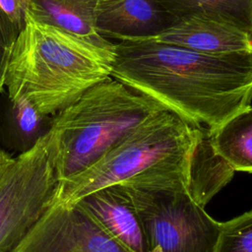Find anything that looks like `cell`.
I'll return each mask as SVG.
<instances>
[{"label": "cell", "instance_id": "cell-4", "mask_svg": "<svg viewBox=\"0 0 252 252\" xmlns=\"http://www.w3.org/2000/svg\"><path fill=\"white\" fill-rule=\"evenodd\" d=\"M198 135V128L163 109L134 128L93 165L62 179L57 203L74 205L114 184L169 176H184L188 181Z\"/></svg>", "mask_w": 252, "mask_h": 252}, {"label": "cell", "instance_id": "cell-7", "mask_svg": "<svg viewBox=\"0 0 252 252\" xmlns=\"http://www.w3.org/2000/svg\"><path fill=\"white\" fill-rule=\"evenodd\" d=\"M13 252H133L77 204H54Z\"/></svg>", "mask_w": 252, "mask_h": 252}, {"label": "cell", "instance_id": "cell-12", "mask_svg": "<svg viewBox=\"0 0 252 252\" xmlns=\"http://www.w3.org/2000/svg\"><path fill=\"white\" fill-rule=\"evenodd\" d=\"M234 170L213 149L208 132L199 129L189 164L187 190L200 206L205 205L233 177Z\"/></svg>", "mask_w": 252, "mask_h": 252}, {"label": "cell", "instance_id": "cell-17", "mask_svg": "<svg viewBox=\"0 0 252 252\" xmlns=\"http://www.w3.org/2000/svg\"><path fill=\"white\" fill-rule=\"evenodd\" d=\"M30 0H0V8L22 31L26 24V14Z\"/></svg>", "mask_w": 252, "mask_h": 252}, {"label": "cell", "instance_id": "cell-3", "mask_svg": "<svg viewBox=\"0 0 252 252\" xmlns=\"http://www.w3.org/2000/svg\"><path fill=\"white\" fill-rule=\"evenodd\" d=\"M165 109L111 76L53 116L45 136L61 180L87 169L127 134Z\"/></svg>", "mask_w": 252, "mask_h": 252}, {"label": "cell", "instance_id": "cell-2", "mask_svg": "<svg viewBox=\"0 0 252 252\" xmlns=\"http://www.w3.org/2000/svg\"><path fill=\"white\" fill-rule=\"evenodd\" d=\"M114 56V42H96L27 12L11 50L7 94L12 99L25 97L40 113L54 116L110 77Z\"/></svg>", "mask_w": 252, "mask_h": 252}, {"label": "cell", "instance_id": "cell-21", "mask_svg": "<svg viewBox=\"0 0 252 252\" xmlns=\"http://www.w3.org/2000/svg\"><path fill=\"white\" fill-rule=\"evenodd\" d=\"M0 152H1V148H0Z\"/></svg>", "mask_w": 252, "mask_h": 252}, {"label": "cell", "instance_id": "cell-8", "mask_svg": "<svg viewBox=\"0 0 252 252\" xmlns=\"http://www.w3.org/2000/svg\"><path fill=\"white\" fill-rule=\"evenodd\" d=\"M158 0H97L94 29L107 40L154 39L175 22Z\"/></svg>", "mask_w": 252, "mask_h": 252}, {"label": "cell", "instance_id": "cell-19", "mask_svg": "<svg viewBox=\"0 0 252 252\" xmlns=\"http://www.w3.org/2000/svg\"><path fill=\"white\" fill-rule=\"evenodd\" d=\"M12 46L6 45L0 41V93H2L5 88V81H6V75H7Z\"/></svg>", "mask_w": 252, "mask_h": 252}, {"label": "cell", "instance_id": "cell-15", "mask_svg": "<svg viewBox=\"0 0 252 252\" xmlns=\"http://www.w3.org/2000/svg\"><path fill=\"white\" fill-rule=\"evenodd\" d=\"M176 19L204 16L226 21L252 34V0H158Z\"/></svg>", "mask_w": 252, "mask_h": 252}, {"label": "cell", "instance_id": "cell-18", "mask_svg": "<svg viewBox=\"0 0 252 252\" xmlns=\"http://www.w3.org/2000/svg\"><path fill=\"white\" fill-rule=\"evenodd\" d=\"M20 32L21 30L0 8V41L6 45L12 46Z\"/></svg>", "mask_w": 252, "mask_h": 252}, {"label": "cell", "instance_id": "cell-1", "mask_svg": "<svg viewBox=\"0 0 252 252\" xmlns=\"http://www.w3.org/2000/svg\"><path fill=\"white\" fill-rule=\"evenodd\" d=\"M111 77L211 135L252 100V52L204 54L152 39L114 42Z\"/></svg>", "mask_w": 252, "mask_h": 252}, {"label": "cell", "instance_id": "cell-6", "mask_svg": "<svg viewBox=\"0 0 252 252\" xmlns=\"http://www.w3.org/2000/svg\"><path fill=\"white\" fill-rule=\"evenodd\" d=\"M61 177L45 137L31 151L0 161V252H13L58 201Z\"/></svg>", "mask_w": 252, "mask_h": 252}, {"label": "cell", "instance_id": "cell-20", "mask_svg": "<svg viewBox=\"0 0 252 252\" xmlns=\"http://www.w3.org/2000/svg\"><path fill=\"white\" fill-rule=\"evenodd\" d=\"M1 156H2V149H1V152H0V161H1Z\"/></svg>", "mask_w": 252, "mask_h": 252}, {"label": "cell", "instance_id": "cell-13", "mask_svg": "<svg viewBox=\"0 0 252 252\" xmlns=\"http://www.w3.org/2000/svg\"><path fill=\"white\" fill-rule=\"evenodd\" d=\"M96 2L97 0H30L27 12L37 21L104 43L110 40L99 36L94 29Z\"/></svg>", "mask_w": 252, "mask_h": 252}, {"label": "cell", "instance_id": "cell-16", "mask_svg": "<svg viewBox=\"0 0 252 252\" xmlns=\"http://www.w3.org/2000/svg\"><path fill=\"white\" fill-rule=\"evenodd\" d=\"M215 252H252V210L221 222Z\"/></svg>", "mask_w": 252, "mask_h": 252}, {"label": "cell", "instance_id": "cell-10", "mask_svg": "<svg viewBox=\"0 0 252 252\" xmlns=\"http://www.w3.org/2000/svg\"><path fill=\"white\" fill-rule=\"evenodd\" d=\"M76 204L133 252H148L139 215L124 184L94 191Z\"/></svg>", "mask_w": 252, "mask_h": 252}, {"label": "cell", "instance_id": "cell-5", "mask_svg": "<svg viewBox=\"0 0 252 252\" xmlns=\"http://www.w3.org/2000/svg\"><path fill=\"white\" fill-rule=\"evenodd\" d=\"M123 184L139 215L148 252H215L221 222L191 197L186 177Z\"/></svg>", "mask_w": 252, "mask_h": 252}, {"label": "cell", "instance_id": "cell-11", "mask_svg": "<svg viewBox=\"0 0 252 252\" xmlns=\"http://www.w3.org/2000/svg\"><path fill=\"white\" fill-rule=\"evenodd\" d=\"M53 116L40 113L27 98H10L0 103V144L16 156L31 151L49 132ZM15 156V157H16Z\"/></svg>", "mask_w": 252, "mask_h": 252}, {"label": "cell", "instance_id": "cell-14", "mask_svg": "<svg viewBox=\"0 0 252 252\" xmlns=\"http://www.w3.org/2000/svg\"><path fill=\"white\" fill-rule=\"evenodd\" d=\"M209 137L215 152L234 171L252 173V106L236 112Z\"/></svg>", "mask_w": 252, "mask_h": 252}, {"label": "cell", "instance_id": "cell-9", "mask_svg": "<svg viewBox=\"0 0 252 252\" xmlns=\"http://www.w3.org/2000/svg\"><path fill=\"white\" fill-rule=\"evenodd\" d=\"M152 40L211 55L252 52L251 33L226 21L204 16L179 18Z\"/></svg>", "mask_w": 252, "mask_h": 252}]
</instances>
